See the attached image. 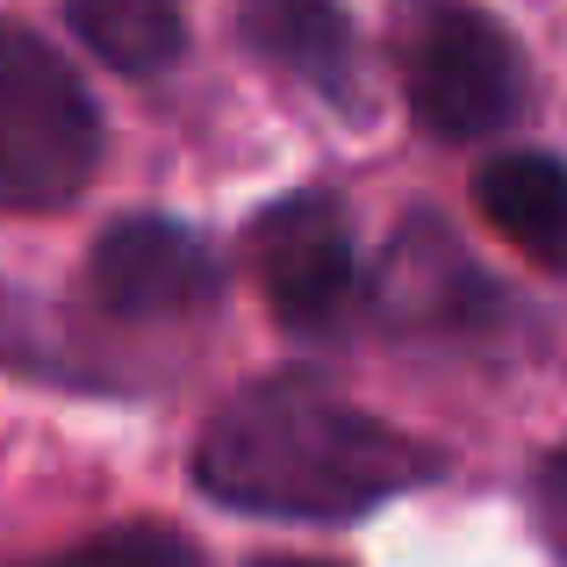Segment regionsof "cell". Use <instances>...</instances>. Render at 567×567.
<instances>
[{
  "label": "cell",
  "mask_w": 567,
  "mask_h": 567,
  "mask_svg": "<svg viewBox=\"0 0 567 567\" xmlns=\"http://www.w3.org/2000/svg\"><path fill=\"white\" fill-rule=\"evenodd\" d=\"M431 474L439 453L424 439L338 402L309 374L230 395L194 445V482L259 517H360Z\"/></svg>",
  "instance_id": "cell-1"
},
{
  "label": "cell",
  "mask_w": 567,
  "mask_h": 567,
  "mask_svg": "<svg viewBox=\"0 0 567 567\" xmlns=\"http://www.w3.org/2000/svg\"><path fill=\"white\" fill-rule=\"evenodd\" d=\"M101 115L80 72L22 22H0V208L43 216L94 181Z\"/></svg>",
  "instance_id": "cell-2"
},
{
  "label": "cell",
  "mask_w": 567,
  "mask_h": 567,
  "mask_svg": "<svg viewBox=\"0 0 567 567\" xmlns=\"http://www.w3.org/2000/svg\"><path fill=\"white\" fill-rule=\"evenodd\" d=\"M395 65L416 123L439 137H488L525 109V58L474 0H395Z\"/></svg>",
  "instance_id": "cell-3"
},
{
  "label": "cell",
  "mask_w": 567,
  "mask_h": 567,
  "mask_svg": "<svg viewBox=\"0 0 567 567\" xmlns=\"http://www.w3.org/2000/svg\"><path fill=\"white\" fill-rule=\"evenodd\" d=\"M251 274H259L274 317L309 338L346 331L374 302V280L360 274V245L331 194H288L266 208L251 230Z\"/></svg>",
  "instance_id": "cell-4"
},
{
  "label": "cell",
  "mask_w": 567,
  "mask_h": 567,
  "mask_svg": "<svg viewBox=\"0 0 567 567\" xmlns=\"http://www.w3.org/2000/svg\"><path fill=\"white\" fill-rule=\"evenodd\" d=\"M94 295L130 323H166V317H187V309L216 302L223 288V266L216 251L202 245L194 230L166 216H123L101 230L94 245Z\"/></svg>",
  "instance_id": "cell-5"
},
{
  "label": "cell",
  "mask_w": 567,
  "mask_h": 567,
  "mask_svg": "<svg viewBox=\"0 0 567 567\" xmlns=\"http://www.w3.org/2000/svg\"><path fill=\"white\" fill-rule=\"evenodd\" d=\"M374 309L395 331L416 338H445V331H474V323L496 309V288L482 280V266L453 245V230L431 216L402 223L388 266L374 274Z\"/></svg>",
  "instance_id": "cell-6"
},
{
  "label": "cell",
  "mask_w": 567,
  "mask_h": 567,
  "mask_svg": "<svg viewBox=\"0 0 567 567\" xmlns=\"http://www.w3.org/2000/svg\"><path fill=\"white\" fill-rule=\"evenodd\" d=\"M230 37L251 58H266L274 72L317 86L331 109H360L367 101V65H360V37H352L338 0H237Z\"/></svg>",
  "instance_id": "cell-7"
},
{
  "label": "cell",
  "mask_w": 567,
  "mask_h": 567,
  "mask_svg": "<svg viewBox=\"0 0 567 567\" xmlns=\"http://www.w3.org/2000/svg\"><path fill=\"white\" fill-rule=\"evenodd\" d=\"M482 216L511 237L525 259L539 266H567V166L546 152H503L482 166L474 181Z\"/></svg>",
  "instance_id": "cell-8"
},
{
  "label": "cell",
  "mask_w": 567,
  "mask_h": 567,
  "mask_svg": "<svg viewBox=\"0 0 567 567\" xmlns=\"http://www.w3.org/2000/svg\"><path fill=\"white\" fill-rule=\"evenodd\" d=\"M65 22L115 72H166L187 51V22L173 0H65Z\"/></svg>",
  "instance_id": "cell-9"
},
{
  "label": "cell",
  "mask_w": 567,
  "mask_h": 567,
  "mask_svg": "<svg viewBox=\"0 0 567 567\" xmlns=\"http://www.w3.org/2000/svg\"><path fill=\"white\" fill-rule=\"evenodd\" d=\"M37 567H202V554L173 525H115L101 539H80L65 554L37 560Z\"/></svg>",
  "instance_id": "cell-10"
},
{
  "label": "cell",
  "mask_w": 567,
  "mask_h": 567,
  "mask_svg": "<svg viewBox=\"0 0 567 567\" xmlns=\"http://www.w3.org/2000/svg\"><path fill=\"white\" fill-rule=\"evenodd\" d=\"M546 503H554V517H567V445L546 460Z\"/></svg>",
  "instance_id": "cell-11"
},
{
  "label": "cell",
  "mask_w": 567,
  "mask_h": 567,
  "mask_svg": "<svg viewBox=\"0 0 567 567\" xmlns=\"http://www.w3.org/2000/svg\"><path fill=\"white\" fill-rule=\"evenodd\" d=\"M259 567H317V560H259Z\"/></svg>",
  "instance_id": "cell-12"
}]
</instances>
